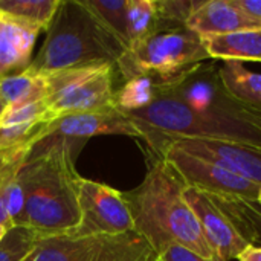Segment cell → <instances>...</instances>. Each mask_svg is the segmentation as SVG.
Returning a JSON list of instances; mask_svg holds the SVG:
<instances>
[{
    "label": "cell",
    "instance_id": "obj_1",
    "mask_svg": "<svg viewBox=\"0 0 261 261\" xmlns=\"http://www.w3.org/2000/svg\"><path fill=\"white\" fill-rule=\"evenodd\" d=\"M84 144L46 136L18 170L26 196V228L38 237L73 234L80 225V182L75 162Z\"/></svg>",
    "mask_w": 261,
    "mask_h": 261
},
{
    "label": "cell",
    "instance_id": "obj_2",
    "mask_svg": "<svg viewBox=\"0 0 261 261\" xmlns=\"http://www.w3.org/2000/svg\"><path fill=\"white\" fill-rule=\"evenodd\" d=\"M187 182L165 159L156 158L144 180L124 193L135 222V232L159 255L173 245L202 257H216L203 229L185 199Z\"/></svg>",
    "mask_w": 261,
    "mask_h": 261
},
{
    "label": "cell",
    "instance_id": "obj_3",
    "mask_svg": "<svg viewBox=\"0 0 261 261\" xmlns=\"http://www.w3.org/2000/svg\"><path fill=\"white\" fill-rule=\"evenodd\" d=\"M125 50L83 0H61L29 70L44 75L92 64L116 66Z\"/></svg>",
    "mask_w": 261,
    "mask_h": 261
},
{
    "label": "cell",
    "instance_id": "obj_4",
    "mask_svg": "<svg viewBox=\"0 0 261 261\" xmlns=\"http://www.w3.org/2000/svg\"><path fill=\"white\" fill-rule=\"evenodd\" d=\"M206 60L211 58L202 37L180 26L156 31L133 43L116 63V69L125 81L138 76L174 81Z\"/></svg>",
    "mask_w": 261,
    "mask_h": 261
},
{
    "label": "cell",
    "instance_id": "obj_5",
    "mask_svg": "<svg viewBox=\"0 0 261 261\" xmlns=\"http://www.w3.org/2000/svg\"><path fill=\"white\" fill-rule=\"evenodd\" d=\"M115 64H92L44 73V101L57 118L115 109Z\"/></svg>",
    "mask_w": 261,
    "mask_h": 261
},
{
    "label": "cell",
    "instance_id": "obj_6",
    "mask_svg": "<svg viewBox=\"0 0 261 261\" xmlns=\"http://www.w3.org/2000/svg\"><path fill=\"white\" fill-rule=\"evenodd\" d=\"M80 225L72 236L81 239L116 237L135 232L124 193L90 179L80 182Z\"/></svg>",
    "mask_w": 261,
    "mask_h": 261
},
{
    "label": "cell",
    "instance_id": "obj_7",
    "mask_svg": "<svg viewBox=\"0 0 261 261\" xmlns=\"http://www.w3.org/2000/svg\"><path fill=\"white\" fill-rule=\"evenodd\" d=\"M158 158L168 161L179 171L188 187L223 199H243L249 202L258 200L260 185L210 161L188 154L174 145H164Z\"/></svg>",
    "mask_w": 261,
    "mask_h": 261
},
{
    "label": "cell",
    "instance_id": "obj_8",
    "mask_svg": "<svg viewBox=\"0 0 261 261\" xmlns=\"http://www.w3.org/2000/svg\"><path fill=\"white\" fill-rule=\"evenodd\" d=\"M184 194L194 211L216 257L223 261L239 260L251 243L242 234L229 213L217 202L214 196L197 188L187 187Z\"/></svg>",
    "mask_w": 261,
    "mask_h": 261
},
{
    "label": "cell",
    "instance_id": "obj_9",
    "mask_svg": "<svg viewBox=\"0 0 261 261\" xmlns=\"http://www.w3.org/2000/svg\"><path fill=\"white\" fill-rule=\"evenodd\" d=\"M164 145H174L188 154L210 161L261 187V148L222 139L180 138L162 142L153 158H158Z\"/></svg>",
    "mask_w": 261,
    "mask_h": 261
},
{
    "label": "cell",
    "instance_id": "obj_10",
    "mask_svg": "<svg viewBox=\"0 0 261 261\" xmlns=\"http://www.w3.org/2000/svg\"><path fill=\"white\" fill-rule=\"evenodd\" d=\"M101 135H122L142 141V135L133 121L116 107L102 112L70 113L60 116L50 122L46 133V136L66 138L84 145L90 138Z\"/></svg>",
    "mask_w": 261,
    "mask_h": 261
},
{
    "label": "cell",
    "instance_id": "obj_11",
    "mask_svg": "<svg viewBox=\"0 0 261 261\" xmlns=\"http://www.w3.org/2000/svg\"><path fill=\"white\" fill-rule=\"evenodd\" d=\"M187 28L200 37H213L261 29V24L246 15L236 0H202L188 18Z\"/></svg>",
    "mask_w": 261,
    "mask_h": 261
},
{
    "label": "cell",
    "instance_id": "obj_12",
    "mask_svg": "<svg viewBox=\"0 0 261 261\" xmlns=\"http://www.w3.org/2000/svg\"><path fill=\"white\" fill-rule=\"evenodd\" d=\"M41 29L0 14V78L29 69Z\"/></svg>",
    "mask_w": 261,
    "mask_h": 261
},
{
    "label": "cell",
    "instance_id": "obj_13",
    "mask_svg": "<svg viewBox=\"0 0 261 261\" xmlns=\"http://www.w3.org/2000/svg\"><path fill=\"white\" fill-rule=\"evenodd\" d=\"M202 40L211 60L261 61V29L202 37Z\"/></svg>",
    "mask_w": 261,
    "mask_h": 261
},
{
    "label": "cell",
    "instance_id": "obj_14",
    "mask_svg": "<svg viewBox=\"0 0 261 261\" xmlns=\"http://www.w3.org/2000/svg\"><path fill=\"white\" fill-rule=\"evenodd\" d=\"M52 121L0 127V159L8 164H24L31 150L46 138Z\"/></svg>",
    "mask_w": 261,
    "mask_h": 261
},
{
    "label": "cell",
    "instance_id": "obj_15",
    "mask_svg": "<svg viewBox=\"0 0 261 261\" xmlns=\"http://www.w3.org/2000/svg\"><path fill=\"white\" fill-rule=\"evenodd\" d=\"M217 70L231 96L249 107L261 109V73L246 69L242 61H223Z\"/></svg>",
    "mask_w": 261,
    "mask_h": 261
},
{
    "label": "cell",
    "instance_id": "obj_16",
    "mask_svg": "<svg viewBox=\"0 0 261 261\" xmlns=\"http://www.w3.org/2000/svg\"><path fill=\"white\" fill-rule=\"evenodd\" d=\"M0 92L8 107L44 101L47 95L46 78L29 69L0 78Z\"/></svg>",
    "mask_w": 261,
    "mask_h": 261
},
{
    "label": "cell",
    "instance_id": "obj_17",
    "mask_svg": "<svg viewBox=\"0 0 261 261\" xmlns=\"http://www.w3.org/2000/svg\"><path fill=\"white\" fill-rule=\"evenodd\" d=\"M96 239H81L72 234L40 237L24 261H80Z\"/></svg>",
    "mask_w": 261,
    "mask_h": 261
},
{
    "label": "cell",
    "instance_id": "obj_18",
    "mask_svg": "<svg viewBox=\"0 0 261 261\" xmlns=\"http://www.w3.org/2000/svg\"><path fill=\"white\" fill-rule=\"evenodd\" d=\"M61 0H0V14L47 31Z\"/></svg>",
    "mask_w": 261,
    "mask_h": 261
},
{
    "label": "cell",
    "instance_id": "obj_19",
    "mask_svg": "<svg viewBox=\"0 0 261 261\" xmlns=\"http://www.w3.org/2000/svg\"><path fill=\"white\" fill-rule=\"evenodd\" d=\"M128 47L156 31L168 29L159 15L158 0H127Z\"/></svg>",
    "mask_w": 261,
    "mask_h": 261
},
{
    "label": "cell",
    "instance_id": "obj_20",
    "mask_svg": "<svg viewBox=\"0 0 261 261\" xmlns=\"http://www.w3.org/2000/svg\"><path fill=\"white\" fill-rule=\"evenodd\" d=\"M217 202L229 213L242 234L251 245H261V205L258 202H249L243 199H223L217 197Z\"/></svg>",
    "mask_w": 261,
    "mask_h": 261
},
{
    "label": "cell",
    "instance_id": "obj_21",
    "mask_svg": "<svg viewBox=\"0 0 261 261\" xmlns=\"http://www.w3.org/2000/svg\"><path fill=\"white\" fill-rule=\"evenodd\" d=\"M96 18L128 49L127 0H83Z\"/></svg>",
    "mask_w": 261,
    "mask_h": 261
},
{
    "label": "cell",
    "instance_id": "obj_22",
    "mask_svg": "<svg viewBox=\"0 0 261 261\" xmlns=\"http://www.w3.org/2000/svg\"><path fill=\"white\" fill-rule=\"evenodd\" d=\"M40 237L23 226L8 229L5 239L0 242V261H24L37 246Z\"/></svg>",
    "mask_w": 261,
    "mask_h": 261
},
{
    "label": "cell",
    "instance_id": "obj_23",
    "mask_svg": "<svg viewBox=\"0 0 261 261\" xmlns=\"http://www.w3.org/2000/svg\"><path fill=\"white\" fill-rule=\"evenodd\" d=\"M57 116L47 107L46 101H37L24 106L8 107L6 112L0 118V127L3 125H15V124H28V122H41V121H54Z\"/></svg>",
    "mask_w": 261,
    "mask_h": 261
},
{
    "label": "cell",
    "instance_id": "obj_24",
    "mask_svg": "<svg viewBox=\"0 0 261 261\" xmlns=\"http://www.w3.org/2000/svg\"><path fill=\"white\" fill-rule=\"evenodd\" d=\"M18 170L8 179L5 185V205L12 228L14 226L26 228V196L21 180L18 177Z\"/></svg>",
    "mask_w": 261,
    "mask_h": 261
},
{
    "label": "cell",
    "instance_id": "obj_25",
    "mask_svg": "<svg viewBox=\"0 0 261 261\" xmlns=\"http://www.w3.org/2000/svg\"><path fill=\"white\" fill-rule=\"evenodd\" d=\"M200 3L202 0H158V9L167 28H180L187 26L188 18Z\"/></svg>",
    "mask_w": 261,
    "mask_h": 261
},
{
    "label": "cell",
    "instance_id": "obj_26",
    "mask_svg": "<svg viewBox=\"0 0 261 261\" xmlns=\"http://www.w3.org/2000/svg\"><path fill=\"white\" fill-rule=\"evenodd\" d=\"M158 258L161 261H223L219 257H211V258H206V257H202L184 246H179V245H173L170 248H167L164 252H161L158 255Z\"/></svg>",
    "mask_w": 261,
    "mask_h": 261
},
{
    "label": "cell",
    "instance_id": "obj_27",
    "mask_svg": "<svg viewBox=\"0 0 261 261\" xmlns=\"http://www.w3.org/2000/svg\"><path fill=\"white\" fill-rule=\"evenodd\" d=\"M20 167H21V165L12 168V170L8 171L3 177H0V226L8 228V229L12 228V223H11V219H9V214H8V211H6V205H5V185H6L8 179H9Z\"/></svg>",
    "mask_w": 261,
    "mask_h": 261
},
{
    "label": "cell",
    "instance_id": "obj_28",
    "mask_svg": "<svg viewBox=\"0 0 261 261\" xmlns=\"http://www.w3.org/2000/svg\"><path fill=\"white\" fill-rule=\"evenodd\" d=\"M237 5L249 15L252 20L261 24V0H236Z\"/></svg>",
    "mask_w": 261,
    "mask_h": 261
},
{
    "label": "cell",
    "instance_id": "obj_29",
    "mask_svg": "<svg viewBox=\"0 0 261 261\" xmlns=\"http://www.w3.org/2000/svg\"><path fill=\"white\" fill-rule=\"evenodd\" d=\"M239 261H261V246L251 245L240 257Z\"/></svg>",
    "mask_w": 261,
    "mask_h": 261
},
{
    "label": "cell",
    "instance_id": "obj_30",
    "mask_svg": "<svg viewBox=\"0 0 261 261\" xmlns=\"http://www.w3.org/2000/svg\"><path fill=\"white\" fill-rule=\"evenodd\" d=\"M99 245H101V237L95 240V243L87 249V252L81 257L80 261H98V252H99Z\"/></svg>",
    "mask_w": 261,
    "mask_h": 261
},
{
    "label": "cell",
    "instance_id": "obj_31",
    "mask_svg": "<svg viewBox=\"0 0 261 261\" xmlns=\"http://www.w3.org/2000/svg\"><path fill=\"white\" fill-rule=\"evenodd\" d=\"M18 165H23V164H8L3 159H0V177H3L8 171H11L12 168L18 167Z\"/></svg>",
    "mask_w": 261,
    "mask_h": 261
},
{
    "label": "cell",
    "instance_id": "obj_32",
    "mask_svg": "<svg viewBox=\"0 0 261 261\" xmlns=\"http://www.w3.org/2000/svg\"><path fill=\"white\" fill-rule=\"evenodd\" d=\"M6 109H8V106H6V102H5V99H3V96H2V92H0V118H2V115L6 112Z\"/></svg>",
    "mask_w": 261,
    "mask_h": 261
},
{
    "label": "cell",
    "instance_id": "obj_33",
    "mask_svg": "<svg viewBox=\"0 0 261 261\" xmlns=\"http://www.w3.org/2000/svg\"><path fill=\"white\" fill-rule=\"evenodd\" d=\"M6 232H8V228H3V226H0V242H2L3 239H5Z\"/></svg>",
    "mask_w": 261,
    "mask_h": 261
},
{
    "label": "cell",
    "instance_id": "obj_34",
    "mask_svg": "<svg viewBox=\"0 0 261 261\" xmlns=\"http://www.w3.org/2000/svg\"><path fill=\"white\" fill-rule=\"evenodd\" d=\"M144 261H161V260L158 258V255H156V254H151L150 257H147Z\"/></svg>",
    "mask_w": 261,
    "mask_h": 261
},
{
    "label": "cell",
    "instance_id": "obj_35",
    "mask_svg": "<svg viewBox=\"0 0 261 261\" xmlns=\"http://www.w3.org/2000/svg\"><path fill=\"white\" fill-rule=\"evenodd\" d=\"M257 202H258V203L261 205V191H260V196H258V200H257Z\"/></svg>",
    "mask_w": 261,
    "mask_h": 261
}]
</instances>
